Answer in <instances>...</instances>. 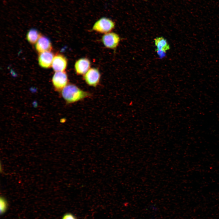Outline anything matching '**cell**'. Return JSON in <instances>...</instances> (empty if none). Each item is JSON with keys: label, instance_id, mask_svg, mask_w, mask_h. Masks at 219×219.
Segmentation results:
<instances>
[{"label": "cell", "instance_id": "1", "mask_svg": "<svg viewBox=\"0 0 219 219\" xmlns=\"http://www.w3.org/2000/svg\"><path fill=\"white\" fill-rule=\"evenodd\" d=\"M61 94L68 104L74 103L92 96L89 92L83 90L72 84H68L61 90Z\"/></svg>", "mask_w": 219, "mask_h": 219}, {"label": "cell", "instance_id": "2", "mask_svg": "<svg viewBox=\"0 0 219 219\" xmlns=\"http://www.w3.org/2000/svg\"><path fill=\"white\" fill-rule=\"evenodd\" d=\"M115 26V23L113 20L108 18L103 17L95 23L92 30L97 32L104 34L111 32Z\"/></svg>", "mask_w": 219, "mask_h": 219}, {"label": "cell", "instance_id": "3", "mask_svg": "<svg viewBox=\"0 0 219 219\" xmlns=\"http://www.w3.org/2000/svg\"><path fill=\"white\" fill-rule=\"evenodd\" d=\"M67 75L65 71L55 72L52 79L54 87L56 91H60L68 84Z\"/></svg>", "mask_w": 219, "mask_h": 219}, {"label": "cell", "instance_id": "4", "mask_svg": "<svg viewBox=\"0 0 219 219\" xmlns=\"http://www.w3.org/2000/svg\"><path fill=\"white\" fill-rule=\"evenodd\" d=\"M120 38L117 33L110 32L104 34L101 38V41L106 48L114 49L119 44L120 41Z\"/></svg>", "mask_w": 219, "mask_h": 219}, {"label": "cell", "instance_id": "5", "mask_svg": "<svg viewBox=\"0 0 219 219\" xmlns=\"http://www.w3.org/2000/svg\"><path fill=\"white\" fill-rule=\"evenodd\" d=\"M100 78V73L98 69L96 68H91L83 77L85 83L88 85L93 87H96L98 85Z\"/></svg>", "mask_w": 219, "mask_h": 219}, {"label": "cell", "instance_id": "6", "mask_svg": "<svg viewBox=\"0 0 219 219\" xmlns=\"http://www.w3.org/2000/svg\"><path fill=\"white\" fill-rule=\"evenodd\" d=\"M90 60L86 58H82L77 60L74 64V69L76 74L84 75L91 68Z\"/></svg>", "mask_w": 219, "mask_h": 219}, {"label": "cell", "instance_id": "7", "mask_svg": "<svg viewBox=\"0 0 219 219\" xmlns=\"http://www.w3.org/2000/svg\"><path fill=\"white\" fill-rule=\"evenodd\" d=\"M67 64L66 57L61 54H57L54 56L52 67L55 72L65 71Z\"/></svg>", "mask_w": 219, "mask_h": 219}, {"label": "cell", "instance_id": "8", "mask_svg": "<svg viewBox=\"0 0 219 219\" xmlns=\"http://www.w3.org/2000/svg\"><path fill=\"white\" fill-rule=\"evenodd\" d=\"M54 55L51 51L39 53L38 58L39 64L41 67L48 68L52 67Z\"/></svg>", "mask_w": 219, "mask_h": 219}, {"label": "cell", "instance_id": "9", "mask_svg": "<svg viewBox=\"0 0 219 219\" xmlns=\"http://www.w3.org/2000/svg\"><path fill=\"white\" fill-rule=\"evenodd\" d=\"M35 47L39 53L51 51L52 49V44L50 40L47 37L41 35L36 43Z\"/></svg>", "mask_w": 219, "mask_h": 219}, {"label": "cell", "instance_id": "10", "mask_svg": "<svg viewBox=\"0 0 219 219\" xmlns=\"http://www.w3.org/2000/svg\"><path fill=\"white\" fill-rule=\"evenodd\" d=\"M155 44L156 48L155 50L162 51L166 53L170 49L167 40L163 37H158L154 39Z\"/></svg>", "mask_w": 219, "mask_h": 219}, {"label": "cell", "instance_id": "11", "mask_svg": "<svg viewBox=\"0 0 219 219\" xmlns=\"http://www.w3.org/2000/svg\"><path fill=\"white\" fill-rule=\"evenodd\" d=\"M41 35L36 29H32L30 30L26 34V39L31 44L36 43Z\"/></svg>", "mask_w": 219, "mask_h": 219}, {"label": "cell", "instance_id": "12", "mask_svg": "<svg viewBox=\"0 0 219 219\" xmlns=\"http://www.w3.org/2000/svg\"><path fill=\"white\" fill-rule=\"evenodd\" d=\"M7 207V202L5 199L1 197L0 200V214H3L6 211Z\"/></svg>", "mask_w": 219, "mask_h": 219}, {"label": "cell", "instance_id": "13", "mask_svg": "<svg viewBox=\"0 0 219 219\" xmlns=\"http://www.w3.org/2000/svg\"><path fill=\"white\" fill-rule=\"evenodd\" d=\"M62 219H77L73 214L71 213H67L64 214Z\"/></svg>", "mask_w": 219, "mask_h": 219}]
</instances>
